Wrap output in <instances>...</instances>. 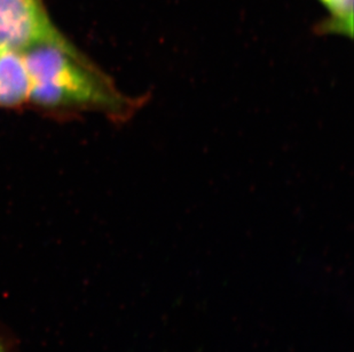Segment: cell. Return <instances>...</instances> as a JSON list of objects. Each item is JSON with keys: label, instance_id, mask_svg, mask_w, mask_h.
I'll return each instance as SVG.
<instances>
[{"label": "cell", "instance_id": "4", "mask_svg": "<svg viewBox=\"0 0 354 352\" xmlns=\"http://www.w3.org/2000/svg\"><path fill=\"white\" fill-rule=\"evenodd\" d=\"M328 12L327 19L317 24L319 35L353 37V0H317Z\"/></svg>", "mask_w": 354, "mask_h": 352}, {"label": "cell", "instance_id": "1", "mask_svg": "<svg viewBox=\"0 0 354 352\" xmlns=\"http://www.w3.org/2000/svg\"><path fill=\"white\" fill-rule=\"evenodd\" d=\"M22 52L30 76V102L40 108L97 111L123 121L144 104L142 97L124 95L80 50L41 45Z\"/></svg>", "mask_w": 354, "mask_h": 352}, {"label": "cell", "instance_id": "3", "mask_svg": "<svg viewBox=\"0 0 354 352\" xmlns=\"http://www.w3.org/2000/svg\"><path fill=\"white\" fill-rule=\"evenodd\" d=\"M30 76L22 50L0 47V108L30 102Z\"/></svg>", "mask_w": 354, "mask_h": 352}, {"label": "cell", "instance_id": "2", "mask_svg": "<svg viewBox=\"0 0 354 352\" xmlns=\"http://www.w3.org/2000/svg\"><path fill=\"white\" fill-rule=\"evenodd\" d=\"M41 45L78 50L54 24L44 0H0V47L26 50Z\"/></svg>", "mask_w": 354, "mask_h": 352}, {"label": "cell", "instance_id": "5", "mask_svg": "<svg viewBox=\"0 0 354 352\" xmlns=\"http://www.w3.org/2000/svg\"><path fill=\"white\" fill-rule=\"evenodd\" d=\"M0 352H20L13 338L3 327H0Z\"/></svg>", "mask_w": 354, "mask_h": 352}]
</instances>
